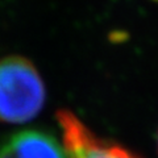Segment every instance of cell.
Listing matches in <instances>:
<instances>
[{"mask_svg": "<svg viewBox=\"0 0 158 158\" xmlns=\"http://www.w3.org/2000/svg\"><path fill=\"white\" fill-rule=\"evenodd\" d=\"M45 99V85L29 59L20 56L0 59V121L23 124L32 120Z\"/></svg>", "mask_w": 158, "mask_h": 158, "instance_id": "1", "label": "cell"}, {"mask_svg": "<svg viewBox=\"0 0 158 158\" xmlns=\"http://www.w3.org/2000/svg\"><path fill=\"white\" fill-rule=\"evenodd\" d=\"M66 158H142L128 148L94 133L67 110L57 113Z\"/></svg>", "mask_w": 158, "mask_h": 158, "instance_id": "2", "label": "cell"}, {"mask_svg": "<svg viewBox=\"0 0 158 158\" xmlns=\"http://www.w3.org/2000/svg\"><path fill=\"white\" fill-rule=\"evenodd\" d=\"M0 158H66V153L50 132L23 129L0 142Z\"/></svg>", "mask_w": 158, "mask_h": 158, "instance_id": "3", "label": "cell"}, {"mask_svg": "<svg viewBox=\"0 0 158 158\" xmlns=\"http://www.w3.org/2000/svg\"><path fill=\"white\" fill-rule=\"evenodd\" d=\"M157 152H158V133H157Z\"/></svg>", "mask_w": 158, "mask_h": 158, "instance_id": "4", "label": "cell"}]
</instances>
